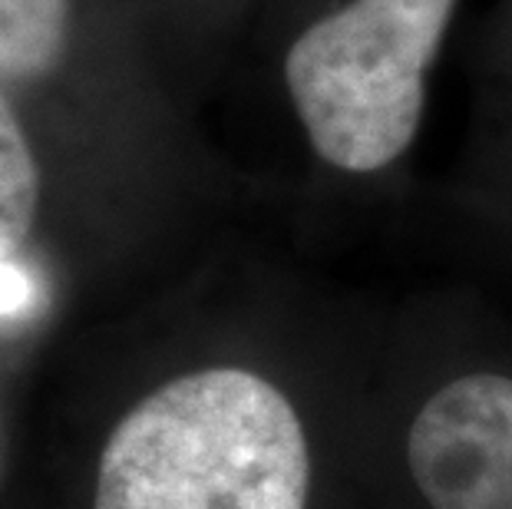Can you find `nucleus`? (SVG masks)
Wrapping results in <instances>:
<instances>
[{
	"mask_svg": "<svg viewBox=\"0 0 512 509\" xmlns=\"http://www.w3.org/2000/svg\"><path fill=\"white\" fill-rule=\"evenodd\" d=\"M374 397H328L252 364L169 377L116 420L93 509H374Z\"/></svg>",
	"mask_w": 512,
	"mask_h": 509,
	"instance_id": "f257e3e1",
	"label": "nucleus"
},
{
	"mask_svg": "<svg viewBox=\"0 0 512 509\" xmlns=\"http://www.w3.org/2000/svg\"><path fill=\"white\" fill-rule=\"evenodd\" d=\"M460 0H341L288 43L285 90L314 159L377 179L413 149Z\"/></svg>",
	"mask_w": 512,
	"mask_h": 509,
	"instance_id": "f03ea898",
	"label": "nucleus"
},
{
	"mask_svg": "<svg viewBox=\"0 0 512 509\" xmlns=\"http://www.w3.org/2000/svg\"><path fill=\"white\" fill-rule=\"evenodd\" d=\"M70 0H0V80H37L67 50Z\"/></svg>",
	"mask_w": 512,
	"mask_h": 509,
	"instance_id": "7ed1b4c3",
	"label": "nucleus"
},
{
	"mask_svg": "<svg viewBox=\"0 0 512 509\" xmlns=\"http://www.w3.org/2000/svg\"><path fill=\"white\" fill-rule=\"evenodd\" d=\"M40 205V169L24 126L0 93V255L14 258L34 229Z\"/></svg>",
	"mask_w": 512,
	"mask_h": 509,
	"instance_id": "20e7f679",
	"label": "nucleus"
},
{
	"mask_svg": "<svg viewBox=\"0 0 512 509\" xmlns=\"http://www.w3.org/2000/svg\"><path fill=\"white\" fill-rule=\"evenodd\" d=\"M34 305V281L20 265H14V258L0 255V318L20 314Z\"/></svg>",
	"mask_w": 512,
	"mask_h": 509,
	"instance_id": "39448f33",
	"label": "nucleus"
}]
</instances>
